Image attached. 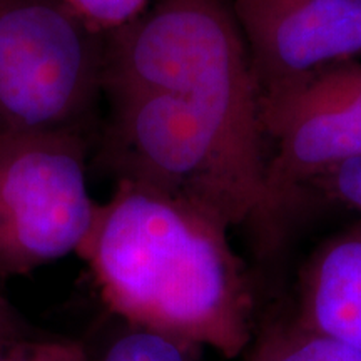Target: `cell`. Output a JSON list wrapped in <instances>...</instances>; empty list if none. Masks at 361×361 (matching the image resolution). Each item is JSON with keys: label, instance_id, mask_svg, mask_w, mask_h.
<instances>
[{"label": "cell", "instance_id": "obj_1", "mask_svg": "<svg viewBox=\"0 0 361 361\" xmlns=\"http://www.w3.org/2000/svg\"><path fill=\"white\" fill-rule=\"evenodd\" d=\"M229 231L200 207L117 180L78 255L117 319L233 360L252 343L255 296Z\"/></svg>", "mask_w": 361, "mask_h": 361}, {"label": "cell", "instance_id": "obj_2", "mask_svg": "<svg viewBox=\"0 0 361 361\" xmlns=\"http://www.w3.org/2000/svg\"><path fill=\"white\" fill-rule=\"evenodd\" d=\"M112 90L166 92L191 104L268 192L259 89L233 4L152 0L106 35L102 96Z\"/></svg>", "mask_w": 361, "mask_h": 361}, {"label": "cell", "instance_id": "obj_3", "mask_svg": "<svg viewBox=\"0 0 361 361\" xmlns=\"http://www.w3.org/2000/svg\"><path fill=\"white\" fill-rule=\"evenodd\" d=\"M109 114L99 161L128 180L192 204L229 229H250L263 251L281 243L284 223L207 117L183 99L151 90L104 92Z\"/></svg>", "mask_w": 361, "mask_h": 361}, {"label": "cell", "instance_id": "obj_4", "mask_svg": "<svg viewBox=\"0 0 361 361\" xmlns=\"http://www.w3.org/2000/svg\"><path fill=\"white\" fill-rule=\"evenodd\" d=\"M104 57L106 37L64 0H0V133L85 134Z\"/></svg>", "mask_w": 361, "mask_h": 361}, {"label": "cell", "instance_id": "obj_5", "mask_svg": "<svg viewBox=\"0 0 361 361\" xmlns=\"http://www.w3.org/2000/svg\"><path fill=\"white\" fill-rule=\"evenodd\" d=\"M87 147L78 130L0 133V281L82 246L97 207Z\"/></svg>", "mask_w": 361, "mask_h": 361}, {"label": "cell", "instance_id": "obj_6", "mask_svg": "<svg viewBox=\"0 0 361 361\" xmlns=\"http://www.w3.org/2000/svg\"><path fill=\"white\" fill-rule=\"evenodd\" d=\"M266 186L286 224L306 184L361 159V62H333L259 96Z\"/></svg>", "mask_w": 361, "mask_h": 361}, {"label": "cell", "instance_id": "obj_7", "mask_svg": "<svg viewBox=\"0 0 361 361\" xmlns=\"http://www.w3.org/2000/svg\"><path fill=\"white\" fill-rule=\"evenodd\" d=\"M259 96L361 54V0H233Z\"/></svg>", "mask_w": 361, "mask_h": 361}, {"label": "cell", "instance_id": "obj_8", "mask_svg": "<svg viewBox=\"0 0 361 361\" xmlns=\"http://www.w3.org/2000/svg\"><path fill=\"white\" fill-rule=\"evenodd\" d=\"M293 319L361 355V219L313 252Z\"/></svg>", "mask_w": 361, "mask_h": 361}, {"label": "cell", "instance_id": "obj_9", "mask_svg": "<svg viewBox=\"0 0 361 361\" xmlns=\"http://www.w3.org/2000/svg\"><path fill=\"white\" fill-rule=\"evenodd\" d=\"M250 348L246 361H361L355 350L301 328L295 319L271 324Z\"/></svg>", "mask_w": 361, "mask_h": 361}, {"label": "cell", "instance_id": "obj_10", "mask_svg": "<svg viewBox=\"0 0 361 361\" xmlns=\"http://www.w3.org/2000/svg\"><path fill=\"white\" fill-rule=\"evenodd\" d=\"M200 346L119 319V328L90 361H201Z\"/></svg>", "mask_w": 361, "mask_h": 361}, {"label": "cell", "instance_id": "obj_11", "mask_svg": "<svg viewBox=\"0 0 361 361\" xmlns=\"http://www.w3.org/2000/svg\"><path fill=\"white\" fill-rule=\"evenodd\" d=\"M0 361H90V351L78 340L39 333L0 340Z\"/></svg>", "mask_w": 361, "mask_h": 361}, {"label": "cell", "instance_id": "obj_12", "mask_svg": "<svg viewBox=\"0 0 361 361\" xmlns=\"http://www.w3.org/2000/svg\"><path fill=\"white\" fill-rule=\"evenodd\" d=\"M64 2L85 25L106 37L141 17L152 0H64Z\"/></svg>", "mask_w": 361, "mask_h": 361}, {"label": "cell", "instance_id": "obj_13", "mask_svg": "<svg viewBox=\"0 0 361 361\" xmlns=\"http://www.w3.org/2000/svg\"><path fill=\"white\" fill-rule=\"evenodd\" d=\"M308 188L361 214V159L341 162L335 168L324 171L306 184L303 192Z\"/></svg>", "mask_w": 361, "mask_h": 361}, {"label": "cell", "instance_id": "obj_14", "mask_svg": "<svg viewBox=\"0 0 361 361\" xmlns=\"http://www.w3.org/2000/svg\"><path fill=\"white\" fill-rule=\"evenodd\" d=\"M32 335H39V333L30 328V324L22 318L19 311L11 305V301L0 293V340Z\"/></svg>", "mask_w": 361, "mask_h": 361}]
</instances>
